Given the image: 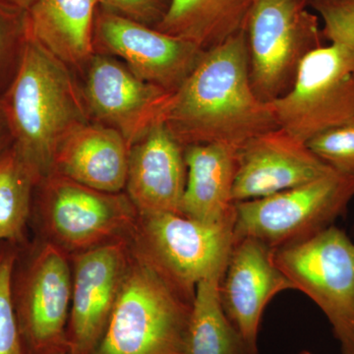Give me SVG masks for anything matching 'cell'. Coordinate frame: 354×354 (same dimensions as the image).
Returning a JSON list of instances; mask_svg holds the SVG:
<instances>
[{
  "label": "cell",
  "mask_w": 354,
  "mask_h": 354,
  "mask_svg": "<svg viewBox=\"0 0 354 354\" xmlns=\"http://www.w3.org/2000/svg\"><path fill=\"white\" fill-rule=\"evenodd\" d=\"M324 22V39L354 53V0H311Z\"/></svg>",
  "instance_id": "d4e9b609"
},
{
  "label": "cell",
  "mask_w": 354,
  "mask_h": 354,
  "mask_svg": "<svg viewBox=\"0 0 354 354\" xmlns=\"http://www.w3.org/2000/svg\"><path fill=\"white\" fill-rule=\"evenodd\" d=\"M21 53L0 106L14 149L41 181L53 171L58 147L88 113L67 65L26 36Z\"/></svg>",
  "instance_id": "7a4b0ae2"
},
{
  "label": "cell",
  "mask_w": 354,
  "mask_h": 354,
  "mask_svg": "<svg viewBox=\"0 0 354 354\" xmlns=\"http://www.w3.org/2000/svg\"><path fill=\"white\" fill-rule=\"evenodd\" d=\"M306 145L335 171L354 176V118L319 133Z\"/></svg>",
  "instance_id": "cb8c5ba5"
},
{
  "label": "cell",
  "mask_w": 354,
  "mask_h": 354,
  "mask_svg": "<svg viewBox=\"0 0 354 354\" xmlns=\"http://www.w3.org/2000/svg\"><path fill=\"white\" fill-rule=\"evenodd\" d=\"M82 93L88 115L116 130L130 146L160 123L172 93L137 76L127 65L95 53Z\"/></svg>",
  "instance_id": "4fadbf2b"
},
{
  "label": "cell",
  "mask_w": 354,
  "mask_h": 354,
  "mask_svg": "<svg viewBox=\"0 0 354 354\" xmlns=\"http://www.w3.org/2000/svg\"><path fill=\"white\" fill-rule=\"evenodd\" d=\"M169 2L171 0H99L106 10L147 26H157L160 22Z\"/></svg>",
  "instance_id": "484cf974"
},
{
  "label": "cell",
  "mask_w": 354,
  "mask_h": 354,
  "mask_svg": "<svg viewBox=\"0 0 354 354\" xmlns=\"http://www.w3.org/2000/svg\"><path fill=\"white\" fill-rule=\"evenodd\" d=\"M354 197V176L332 171L276 194L235 204L234 241L252 237L272 249L330 227Z\"/></svg>",
  "instance_id": "52a82bcc"
},
{
  "label": "cell",
  "mask_w": 354,
  "mask_h": 354,
  "mask_svg": "<svg viewBox=\"0 0 354 354\" xmlns=\"http://www.w3.org/2000/svg\"><path fill=\"white\" fill-rule=\"evenodd\" d=\"M184 151L162 122L133 144L125 193L139 212L181 214L187 180Z\"/></svg>",
  "instance_id": "2e32d148"
},
{
  "label": "cell",
  "mask_w": 354,
  "mask_h": 354,
  "mask_svg": "<svg viewBox=\"0 0 354 354\" xmlns=\"http://www.w3.org/2000/svg\"><path fill=\"white\" fill-rule=\"evenodd\" d=\"M187 180L181 215L207 223L235 218L232 201L237 151L218 144L186 147Z\"/></svg>",
  "instance_id": "d6986e66"
},
{
  "label": "cell",
  "mask_w": 354,
  "mask_h": 354,
  "mask_svg": "<svg viewBox=\"0 0 354 354\" xmlns=\"http://www.w3.org/2000/svg\"><path fill=\"white\" fill-rule=\"evenodd\" d=\"M99 0H36L25 12V35L69 67L82 68L95 55Z\"/></svg>",
  "instance_id": "ac0fdd59"
},
{
  "label": "cell",
  "mask_w": 354,
  "mask_h": 354,
  "mask_svg": "<svg viewBox=\"0 0 354 354\" xmlns=\"http://www.w3.org/2000/svg\"><path fill=\"white\" fill-rule=\"evenodd\" d=\"M310 1H311V0H310Z\"/></svg>",
  "instance_id": "4dcf8cb0"
},
{
  "label": "cell",
  "mask_w": 354,
  "mask_h": 354,
  "mask_svg": "<svg viewBox=\"0 0 354 354\" xmlns=\"http://www.w3.org/2000/svg\"><path fill=\"white\" fill-rule=\"evenodd\" d=\"M6 131L10 132L9 131L8 125H7L6 116H4L1 106H0V142H1L2 137H3Z\"/></svg>",
  "instance_id": "f1b7e54d"
},
{
  "label": "cell",
  "mask_w": 354,
  "mask_h": 354,
  "mask_svg": "<svg viewBox=\"0 0 354 354\" xmlns=\"http://www.w3.org/2000/svg\"><path fill=\"white\" fill-rule=\"evenodd\" d=\"M39 179L15 149L0 158V242L21 239Z\"/></svg>",
  "instance_id": "7402d4cb"
},
{
  "label": "cell",
  "mask_w": 354,
  "mask_h": 354,
  "mask_svg": "<svg viewBox=\"0 0 354 354\" xmlns=\"http://www.w3.org/2000/svg\"><path fill=\"white\" fill-rule=\"evenodd\" d=\"M94 48L95 53L121 58L140 78L171 92L187 78L206 51L106 9L95 16Z\"/></svg>",
  "instance_id": "8fae6325"
},
{
  "label": "cell",
  "mask_w": 354,
  "mask_h": 354,
  "mask_svg": "<svg viewBox=\"0 0 354 354\" xmlns=\"http://www.w3.org/2000/svg\"><path fill=\"white\" fill-rule=\"evenodd\" d=\"M234 218L207 223L171 212H139L128 244L133 255L193 302L198 283L227 267Z\"/></svg>",
  "instance_id": "277c9868"
},
{
  "label": "cell",
  "mask_w": 354,
  "mask_h": 354,
  "mask_svg": "<svg viewBox=\"0 0 354 354\" xmlns=\"http://www.w3.org/2000/svg\"><path fill=\"white\" fill-rule=\"evenodd\" d=\"M225 270L214 272L196 286L186 354H254L221 304L220 286Z\"/></svg>",
  "instance_id": "44dd1931"
},
{
  "label": "cell",
  "mask_w": 354,
  "mask_h": 354,
  "mask_svg": "<svg viewBox=\"0 0 354 354\" xmlns=\"http://www.w3.org/2000/svg\"><path fill=\"white\" fill-rule=\"evenodd\" d=\"M17 259L14 247H0V354H27L13 300V277Z\"/></svg>",
  "instance_id": "603a6c76"
},
{
  "label": "cell",
  "mask_w": 354,
  "mask_h": 354,
  "mask_svg": "<svg viewBox=\"0 0 354 354\" xmlns=\"http://www.w3.org/2000/svg\"><path fill=\"white\" fill-rule=\"evenodd\" d=\"M274 249L252 237L234 241L221 281L223 310L254 354H258L266 306L281 291L295 290L274 262Z\"/></svg>",
  "instance_id": "9a60e30c"
},
{
  "label": "cell",
  "mask_w": 354,
  "mask_h": 354,
  "mask_svg": "<svg viewBox=\"0 0 354 354\" xmlns=\"http://www.w3.org/2000/svg\"><path fill=\"white\" fill-rule=\"evenodd\" d=\"M36 0H0V4L12 10L27 12Z\"/></svg>",
  "instance_id": "83f0119b"
},
{
  "label": "cell",
  "mask_w": 354,
  "mask_h": 354,
  "mask_svg": "<svg viewBox=\"0 0 354 354\" xmlns=\"http://www.w3.org/2000/svg\"><path fill=\"white\" fill-rule=\"evenodd\" d=\"M232 201L259 199L334 171L283 128L263 133L237 151Z\"/></svg>",
  "instance_id": "5bb4252c"
},
{
  "label": "cell",
  "mask_w": 354,
  "mask_h": 354,
  "mask_svg": "<svg viewBox=\"0 0 354 354\" xmlns=\"http://www.w3.org/2000/svg\"><path fill=\"white\" fill-rule=\"evenodd\" d=\"M191 306L131 252L108 328L93 354H186Z\"/></svg>",
  "instance_id": "3957f363"
},
{
  "label": "cell",
  "mask_w": 354,
  "mask_h": 354,
  "mask_svg": "<svg viewBox=\"0 0 354 354\" xmlns=\"http://www.w3.org/2000/svg\"><path fill=\"white\" fill-rule=\"evenodd\" d=\"M301 354H311V353H308V351H304V353H302Z\"/></svg>",
  "instance_id": "f546056e"
},
{
  "label": "cell",
  "mask_w": 354,
  "mask_h": 354,
  "mask_svg": "<svg viewBox=\"0 0 354 354\" xmlns=\"http://www.w3.org/2000/svg\"><path fill=\"white\" fill-rule=\"evenodd\" d=\"M279 127L306 143L354 118V53L330 44L308 53L292 87L271 102Z\"/></svg>",
  "instance_id": "9c48e42d"
},
{
  "label": "cell",
  "mask_w": 354,
  "mask_h": 354,
  "mask_svg": "<svg viewBox=\"0 0 354 354\" xmlns=\"http://www.w3.org/2000/svg\"><path fill=\"white\" fill-rule=\"evenodd\" d=\"M72 298L68 354H93L108 328L127 277L131 251L128 241L111 242L70 255Z\"/></svg>",
  "instance_id": "7c38bea8"
},
{
  "label": "cell",
  "mask_w": 354,
  "mask_h": 354,
  "mask_svg": "<svg viewBox=\"0 0 354 354\" xmlns=\"http://www.w3.org/2000/svg\"><path fill=\"white\" fill-rule=\"evenodd\" d=\"M309 6L310 0H254L243 30L251 86L261 101L285 95L304 57L324 46Z\"/></svg>",
  "instance_id": "8992f818"
},
{
  "label": "cell",
  "mask_w": 354,
  "mask_h": 354,
  "mask_svg": "<svg viewBox=\"0 0 354 354\" xmlns=\"http://www.w3.org/2000/svg\"><path fill=\"white\" fill-rule=\"evenodd\" d=\"M160 122L184 148L218 144L236 151L279 127L271 102L251 86L244 30L205 51L172 93Z\"/></svg>",
  "instance_id": "6da1fadb"
},
{
  "label": "cell",
  "mask_w": 354,
  "mask_h": 354,
  "mask_svg": "<svg viewBox=\"0 0 354 354\" xmlns=\"http://www.w3.org/2000/svg\"><path fill=\"white\" fill-rule=\"evenodd\" d=\"M254 0H171L158 31L208 50L245 26Z\"/></svg>",
  "instance_id": "ffe728a7"
},
{
  "label": "cell",
  "mask_w": 354,
  "mask_h": 354,
  "mask_svg": "<svg viewBox=\"0 0 354 354\" xmlns=\"http://www.w3.org/2000/svg\"><path fill=\"white\" fill-rule=\"evenodd\" d=\"M274 262L295 290L329 319L342 354H354V242L335 227L276 249Z\"/></svg>",
  "instance_id": "ba28073f"
},
{
  "label": "cell",
  "mask_w": 354,
  "mask_h": 354,
  "mask_svg": "<svg viewBox=\"0 0 354 354\" xmlns=\"http://www.w3.org/2000/svg\"><path fill=\"white\" fill-rule=\"evenodd\" d=\"M72 298L69 256L41 239L17 279L13 300L27 354H68Z\"/></svg>",
  "instance_id": "30bf717a"
},
{
  "label": "cell",
  "mask_w": 354,
  "mask_h": 354,
  "mask_svg": "<svg viewBox=\"0 0 354 354\" xmlns=\"http://www.w3.org/2000/svg\"><path fill=\"white\" fill-rule=\"evenodd\" d=\"M38 185L41 239L67 255L129 239L139 211L127 193L95 189L57 172Z\"/></svg>",
  "instance_id": "5b68a950"
},
{
  "label": "cell",
  "mask_w": 354,
  "mask_h": 354,
  "mask_svg": "<svg viewBox=\"0 0 354 354\" xmlns=\"http://www.w3.org/2000/svg\"><path fill=\"white\" fill-rule=\"evenodd\" d=\"M131 146L101 123L80 125L58 147L53 171L104 192H123Z\"/></svg>",
  "instance_id": "e0dca14e"
},
{
  "label": "cell",
  "mask_w": 354,
  "mask_h": 354,
  "mask_svg": "<svg viewBox=\"0 0 354 354\" xmlns=\"http://www.w3.org/2000/svg\"><path fill=\"white\" fill-rule=\"evenodd\" d=\"M19 36H25V12L0 4V58Z\"/></svg>",
  "instance_id": "4316f807"
}]
</instances>
